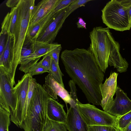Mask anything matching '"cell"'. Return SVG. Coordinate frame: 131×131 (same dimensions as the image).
Here are the masks:
<instances>
[{
	"instance_id": "6da1fadb",
	"label": "cell",
	"mask_w": 131,
	"mask_h": 131,
	"mask_svg": "<svg viewBox=\"0 0 131 131\" xmlns=\"http://www.w3.org/2000/svg\"><path fill=\"white\" fill-rule=\"evenodd\" d=\"M60 57L66 72L88 102L100 105L102 97L100 86L104 80V73L92 53L88 49L76 48L63 50Z\"/></svg>"
},
{
	"instance_id": "7a4b0ae2",
	"label": "cell",
	"mask_w": 131,
	"mask_h": 131,
	"mask_svg": "<svg viewBox=\"0 0 131 131\" xmlns=\"http://www.w3.org/2000/svg\"><path fill=\"white\" fill-rule=\"evenodd\" d=\"M91 42L88 49L93 54L99 67L105 73L108 65L120 73L126 72L128 64L122 57L120 45L108 27H94L90 32Z\"/></svg>"
},
{
	"instance_id": "3957f363",
	"label": "cell",
	"mask_w": 131,
	"mask_h": 131,
	"mask_svg": "<svg viewBox=\"0 0 131 131\" xmlns=\"http://www.w3.org/2000/svg\"><path fill=\"white\" fill-rule=\"evenodd\" d=\"M51 97L37 83L29 103L26 118L19 127L24 131H44L48 117L47 108Z\"/></svg>"
},
{
	"instance_id": "277c9868",
	"label": "cell",
	"mask_w": 131,
	"mask_h": 131,
	"mask_svg": "<svg viewBox=\"0 0 131 131\" xmlns=\"http://www.w3.org/2000/svg\"><path fill=\"white\" fill-rule=\"evenodd\" d=\"M35 6V0H20L16 6L18 14L13 34V66L15 71L19 64L21 49L26 39L32 12Z\"/></svg>"
},
{
	"instance_id": "5b68a950",
	"label": "cell",
	"mask_w": 131,
	"mask_h": 131,
	"mask_svg": "<svg viewBox=\"0 0 131 131\" xmlns=\"http://www.w3.org/2000/svg\"><path fill=\"white\" fill-rule=\"evenodd\" d=\"M103 23L108 28L123 31L129 30L131 21L127 8L121 0H112L102 10Z\"/></svg>"
},
{
	"instance_id": "8992f818",
	"label": "cell",
	"mask_w": 131,
	"mask_h": 131,
	"mask_svg": "<svg viewBox=\"0 0 131 131\" xmlns=\"http://www.w3.org/2000/svg\"><path fill=\"white\" fill-rule=\"evenodd\" d=\"M78 108L82 119L88 126L117 127V117L101 110L94 105L83 104L79 102Z\"/></svg>"
},
{
	"instance_id": "52a82bcc",
	"label": "cell",
	"mask_w": 131,
	"mask_h": 131,
	"mask_svg": "<svg viewBox=\"0 0 131 131\" xmlns=\"http://www.w3.org/2000/svg\"><path fill=\"white\" fill-rule=\"evenodd\" d=\"M29 73L25 74L18 81L13 88L17 98V105L15 111L10 114L11 121L19 127L24 120L25 103L31 79Z\"/></svg>"
},
{
	"instance_id": "ba28073f",
	"label": "cell",
	"mask_w": 131,
	"mask_h": 131,
	"mask_svg": "<svg viewBox=\"0 0 131 131\" xmlns=\"http://www.w3.org/2000/svg\"><path fill=\"white\" fill-rule=\"evenodd\" d=\"M14 87L7 73L0 67V107L10 114L15 111L17 105Z\"/></svg>"
},
{
	"instance_id": "9c48e42d",
	"label": "cell",
	"mask_w": 131,
	"mask_h": 131,
	"mask_svg": "<svg viewBox=\"0 0 131 131\" xmlns=\"http://www.w3.org/2000/svg\"><path fill=\"white\" fill-rule=\"evenodd\" d=\"M68 10L67 7L56 13L41 32L36 41L52 43L67 17Z\"/></svg>"
},
{
	"instance_id": "30bf717a",
	"label": "cell",
	"mask_w": 131,
	"mask_h": 131,
	"mask_svg": "<svg viewBox=\"0 0 131 131\" xmlns=\"http://www.w3.org/2000/svg\"><path fill=\"white\" fill-rule=\"evenodd\" d=\"M118 74L116 72L111 73L106 78L103 84L100 86L102 97L100 105L104 111L107 112L111 107L114 101L113 97L117 88V78Z\"/></svg>"
},
{
	"instance_id": "8fae6325",
	"label": "cell",
	"mask_w": 131,
	"mask_h": 131,
	"mask_svg": "<svg viewBox=\"0 0 131 131\" xmlns=\"http://www.w3.org/2000/svg\"><path fill=\"white\" fill-rule=\"evenodd\" d=\"M43 88L45 92L52 99H58L57 96L65 102L67 110V104H71L72 100L70 94L61 84L57 81L49 74L45 78Z\"/></svg>"
},
{
	"instance_id": "7c38bea8",
	"label": "cell",
	"mask_w": 131,
	"mask_h": 131,
	"mask_svg": "<svg viewBox=\"0 0 131 131\" xmlns=\"http://www.w3.org/2000/svg\"><path fill=\"white\" fill-rule=\"evenodd\" d=\"M50 45L39 41L34 42V52L20 62L19 70L25 74L28 73L30 69L38 62L40 58L49 52Z\"/></svg>"
},
{
	"instance_id": "4fadbf2b",
	"label": "cell",
	"mask_w": 131,
	"mask_h": 131,
	"mask_svg": "<svg viewBox=\"0 0 131 131\" xmlns=\"http://www.w3.org/2000/svg\"><path fill=\"white\" fill-rule=\"evenodd\" d=\"M115 93L116 97L113 104L107 113L119 117L131 111V100L118 86Z\"/></svg>"
},
{
	"instance_id": "5bb4252c",
	"label": "cell",
	"mask_w": 131,
	"mask_h": 131,
	"mask_svg": "<svg viewBox=\"0 0 131 131\" xmlns=\"http://www.w3.org/2000/svg\"><path fill=\"white\" fill-rule=\"evenodd\" d=\"M65 124L69 131H89L88 126L82 119L78 108V104L70 106L67 110Z\"/></svg>"
},
{
	"instance_id": "9a60e30c",
	"label": "cell",
	"mask_w": 131,
	"mask_h": 131,
	"mask_svg": "<svg viewBox=\"0 0 131 131\" xmlns=\"http://www.w3.org/2000/svg\"><path fill=\"white\" fill-rule=\"evenodd\" d=\"M59 0H43L35 5L32 12L29 27L42 19L54 8Z\"/></svg>"
},
{
	"instance_id": "2e32d148",
	"label": "cell",
	"mask_w": 131,
	"mask_h": 131,
	"mask_svg": "<svg viewBox=\"0 0 131 131\" xmlns=\"http://www.w3.org/2000/svg\"><path fill=\"white\" fill-rule=\"evenodd\" d=\"M64 105L56 100L51 97L47 108V115L50 120L54 122L65 123L67 114L64 109Z\"/></svg>"
},
{
	"instance_id": "e0dca14e",
	"label": "cell",
	"mask_w": 131,
	"mask_h": 131,
	"mask_svg": "<svg viewBox=\"0 0 131 131\" xmlns=\"http://www.w3.org/2000/svg\"><path fill=\"white\" fill-rule=\"evenodd\" d=\"M57 12L54 9L37 23L29 27L25 41L31 43L36 41L41 32Z\"/></svg>"
},
{
	"instance_id": "ac0fdd59",
	"label": "cell",
	"mask_w": 131,
	"mask_h": 131,
	"mask_svg": "<svg viewBox=\"0 0 131 131\" xmlns=\"http://www.w3.org/2000/svg\"><path fill=\"white\" fill-rule=\"evenodd\" d=\"M18 14V9L16 7L11 8L10 12L8 13L4 17L2 23L0 34H14Z\"/></svg>"
},
{
	"instance_id": "d6986e66",
	"label": "cell",
	"mask_w": 131,
	"mask_h": 131,
	"mask_svg": "<svg viewBox=\"0 0 131 131\" xmlns=\"http://www.w3.org/2000/svg\"><path fill=\"white\" fill-rule=\"evenodd\" d=\"M49 73L57 81L64 87L62 78L64 75L60 68L59 64H57L52 58Z\"/></svg>"
},
{
	"instance_id": "ffe728a7",
	"label": "cell",
	"mask_w": 131,
	"mask_h": 131,
	"mask_svg": "<svg viewBox=\"0 0 131 131\" xmlns=\"http://www.w3.org/2000/svg\"><path fill=\"white\" fill-rule=\"evenodd\" d=\"M10 117V113L0 107V131H9Z\"/></svg>"
},
{
	"instance_id": "44dd1931",
	"label": "cell",
	"mask_w": 131,
	"mask_h": 131,
	"mask_svg": "<svg viewBox=\"0 0 131 131\" xmlns=\"http://www.w3.org/2000/svg\"><path fill=\"white\" fill-rule=\"evenodd\" d=\"M64 123L52 121L48 118L44 131H67Z\"/></svg>"
},
{
	"instance_id": "7402d4cb",
	"label": "cell",
	"mask_w": 131,
	"mask_h": 131,
	"mask_svg": "<svg viewBox=\"0 0 131 131\" xmlns=\"http://www.w3.org/2000/svg\"><path fill=\"white\" fill-rule=\"evenodd\" d=\"M37 83L35 79L32 77L31 79L25 103L24 114V120L26 118L28 108ZM23 120V121H24Z\"/></svg>"
},
{
	"instance_id": "603a6c76",
	"label": "cell",
	"mask_w": 131,
	"mask_h": 131,
	"mask_svg": "<svg viewBox=\"0 0 131 131\" xmlns=\"http://www.w3.org/2000/svg\"><path fill=\"white\" fill-rule=\"evenodd\" d=\"M117 117V127L122 131H123L131 122V111L122 116Z\"/></svg>"
},
{
	"instance_id": "cb8c5ba5",
	"label": "cell",
	"mask_w": 131,
	"mask_h": 131,
	"mask_svg": "<svg viewBox=\"0 0 131 131\" xmlns=\"http://www.w3.org/2000/svg\"><path fill=\"white\" fill-rule=\"evenodd\" d=\"M34 43L24 42L21 51L20 63L24 59L33 53L34 50Z\"/></svg>"
},
{
	"instance_id": "d4e9b609",
	"label": "cell",
	"mask_w": 131,
	"mask_h": 131,
	"mask_svg": "<svg viewBox=\"0 0 131 131\" xmlns=\"http://www.w3.org/2000/svg\"><path fill=\"white\" fill-rule=\"evenodd\" d=\"M61 49V44L57 43L50 44L49 52L52 58L58 64H59V55Z\"/></svg>"
},
{
	"instance_id": "484cf974",
	"label": "cell",
	"mask_w": 131,
	"mask_h": 131,
	"mask_svg": "<svg viewBox=\"0 0 131 131\" xmlns=\"http://www.w3.org/2000/svg\"><path fill=\"white\" fill-rule=\"evenodd\" d=\"M92 0H75L68 7V10L67 14L68 17L70 14L76 9L79 7L84 6L85 5L89 2Z\"/></svg>"
},
{
	"instance_id": "4316f807",
	"label": "cell",
	"mask_w": 131,
	"mask_h": 131,
	"mask_svg": "<svg viewBox=\"0 0 131 131\" xmlns=\"http://www.w3.org/2000/svg\"><path fill=\"white\" fill-rule=\"evenodd\" d=\"M89 131H122L117 127L104 126H88Z\"/></svg>"
},
{
	"instance_id": "83f0119b",
	"label": "cell",
	"mask_w": 131,
	"mask_h": 131,
	"mask_svg": "<svg viewBox=\"0 0 131 131\" xmlns=\"http://www.w3.org/2000/svg\"><path fill=\"white\" fill-rule=\"evenodd\" d=\"M52 58L49 52L43 56L42 59L37 64L47 69L49 71L51 66Z\"/></svg>"
},
{
	"instance_id": "f1b7e54d",
	"label": "cell",
	"mask_w": 131,
	"mask_h": 131,
	"mask_svg": "<svg viewBox=\"0 0 131 131\" xmlns=\"http://www.w3.org/2000/svg\"><path fill=\"white\" fill-rule=\"evenodd\" d=\"M49 72V71L47 69L39 65L37 63L30 69L28 73L32 76L35 75L41 74L45 72Z\"/></svg>"
},
{
	"instance_id": "f546056e",
	"label": "cell",
	"mask_w": 131,
	"mask_h": 131,
	"mask_svg": "<svg viewBox=\"0 0 131 131\" xmlns=\"http://www.w3.org/2000/svg\"><path fill=\"white\" fill-rule=\"evenodd\" d=\"M7 35L3 34H0V56L2 54L4 49L6 41Z\"/></svg>"
},
{
	"instance_id": "4dcf8cb0",
	"label": "cell",
	"mask_w": 131,
	"mask_h": 131,
	"mask_svg": "<svg viewBox=\"0 0 131 131\" xmlns=\"http://www.w3.org/2000/svg\"><path fill=\"white\" fill-rule=\"evenodd\" d=\"M123 5L127 9L129 17L131 21V0H121Z\"/></svg>"
},
{
	"instance_id": "1f68e13d",
	"label": "cell",
	"mask_w": 131,
	"mask_h": 131,
	"mask_svg": "<svg viewBox=\"0 0 131 131\" xmlns=\"http://www.w3.org/2000/svg\"><path fill=\"white\" fill-rule=\"evenodd\" d=\"M20 0H8L6 3V6L9 7L13 8L15 7L18 4Z\"/></svg>"
},
{
	"instance_id": "d6a6232c",
	"label": "cell",
	"mask_w": 131,
	"mask_h": 131,
	"mask_svg": "<svg viewBox=\"0 0 131 131\" xmlns=\"http://www.w3.org/2000/svg\"><path fill=\"white\" fill-rule=\"evenodd\" d=\"M77 23V27L79 28H82L86 29V23L83 19L81 17H79Z\"/></svg>"
},
{
	"instance_id": "836d02e7",
	"label": "cell",
	"mask_w": 131,
	"mask_h": 131,
	"mask_svg": "<svg viewBox=\"0 0 131 131\" xmlns=\"http://www.w3.org/2000/svg\"><path fill=\"white\" fill-rule=\"evenodd\" d=\"M123 131H131V122L124 129Z\"/></svg>"
}]
</instances>
